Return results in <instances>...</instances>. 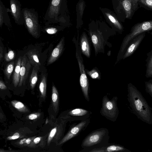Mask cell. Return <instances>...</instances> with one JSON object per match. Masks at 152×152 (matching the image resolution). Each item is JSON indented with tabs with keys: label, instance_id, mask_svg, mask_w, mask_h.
<instances>
[{
	"label": "cell",
	"instance_id": "6da1fadb",
	"mask_svg": "<svg viewBox=\"0 0 152 152\" xmlns=\"http://www.w3.org/2000/svg\"><path fill=\"white\" fill-rule=\"evenodd\" d=\"M127 88V99L134 113L143 122L152 124V108L141 93L132 83L128 84Z\"/></svg>",
	"mask_w": 152,
	"mask_h": 152
},
{
	"label": "cell",
	"instance_id": "7a4b0ae2",
	"mask_svg": "<svg viewBox=\"0 0 152 152\" xmlns=\"http://www.w3.org/2000/svg\"><path fill=\"white\" fill-rule=\"evenodd\" d=\"M44 19L48 23H58L61 25L67 23L69 18L66 0H51Z\"/></svg>",
	"mask_w": 152,
	"mask_h": 152
},
{
	"label": "cell",
	"instance_id": "3957f363",
	"mask_svg": "<svg viewBox=\"0 0 152 152\" xmlns=\"http://www.w3.org/2000/svg\"><path fill=\"white\" fill-rule=\"evenodd\" d=\"M109 131L106 128H101L94 130L83 140L81 146L83 149L80 152H88L92 149L108 145L110 137Z\"/></svg>",
	"mask_w": 152,
	"mask_h": 152
},
{
	"label": "cell",
	"instance_id": "277c9868",
	"mask_svg": "<svg viewBox=\"0 0 152 152\" xmlns=\"http://www.w3.org/2000/svg\"><path fill=\"white\" fill-rule=\"evenodd\" d=\"M111 0L115 13L122 22L126 19H131L138 8V0Z\"/></svg>",
	"mask_w": 152,
	"mask_h": 152
},
{
	"label": "cell",
	"instance_id": "5b68a950",
	"mask_svg": "<svg viewBox=\"0 0 152 152\" xmlns=\"http://www.w3.org/2000/svg\"><path fill=\"white\" fill-rule=\"evenodd\" d=\"M151 30L152 20L138 23L133 26L130 33L124 39L118 53L119 58H122L128 46L134 38L142 33Z\"/></svg>",
	"mask_w": 152,
	"mask_h": 152
},
{
	"label": "cell",
	"instance_id": "8992f818",
	"mask_svg": "<svg viewBox=\"0 0 152 152\" xmlns=\"http://www.w3.org/2000/svg\"><path fill=\"white\" fill-rule=\"evenodd\" d=\"M24 23L29 33L35 37H38L40 33V27L37 12L34 9L22 8Z\"/></svg>",
	"mask_w": 152,
	"mask_h": 152
},
{
	"label": "cell",
	"instance_id": "52a82bcc",
	"mask_svg": "<svg viewBox=\"0 0 152 152\" xmlns=\"http://www.w3.org/2000/svg\"><path fill=\"white\" fill-rule=\"evenodd\" d=\"M118 99L117 96H115L110 99L107 95H105L102 99L100 113L102 116L113 122L116 121L119 113L117 105Z\"/></svg>",
	"mask_w": 152,
	"mask_h": 152
},
{
	"label": "cell",
	"instance_id": "ba28073f",
	"mask_svg": "<svg viewBox=\"0 0 152 152\" xmlns=\"http://www.w3.org/2000/svg\"><path fill=\"white\" fill-rule=\"evenodd\" d=\"M76 47V57L78 64L80 74V83L83 96L86 99L88 102L90 101L89 95V83L86 76L83 58L81 56L80 49H79L78 41L75 42Z\"/></svg>",
	"mask_w": 152,
	"mask_h": 152
},
{
	"label": "cell",
	"instance_id": "9c48e42d",
	"mask_svg": "<svg viewBox=\"0 0 152 152\" xmlns=\"http://www.w3.org/2000/svg\"><path fill=\"white\" fill-rule=\"evenodd\" d=\"M90 119L89 118L85 120L81 121L77 124H74L70 128L67 134L60 141L58 144L61 145L77 136L86 129L90 123Z\"/></svg>",
	"mask_w": 152,
	"mask_h": 152
},
{
	"label": "cell",
	"instance_id": "30bf717a",
	"mask_svg": "<svg viewBox=\"0 0 152 152\" xmlns=\"http://www.w3.org/2000/svg\"><path fill=\"white\" fill-rule=\"evenodd\" d=\"M91 112L81 108L72 109L66 113L63 117L68 121H84L89 118Z\"/></svg>",
	"mask_w": 152,
	"mask_h": 152
},
{
	"label": "cell",
	"instance_id": "8fae6325",
	"mask_svg": "<svg viewBox=\"0 0 152 152\" xmlns=\"http://www.w3.org/2000/svg\"><path fill=\"white\" fill-rule=\"evenodd\" d=\"M11 12L15 22L19 25L24 23L21 4L19 0H10Z\"/></svg>",
	"mask_w": 152,
	"mask_h": 152
},
{
	"label": "cell",
	"instance_id": "7c38bea8",
	"mask_svg": "<svg viewBox=\"0 0 152 152\" xmlns=\"http://www.w3.org/2000/svg\"><path fill=\"white\" fill-rule=\"evenodd\" d=\"M145 32L142 33L134 38L128 46L122 58L124 59L132 54L138 48L145 37Z\"/></svg>",
	"mask_w": 152,
	"mask_h": 152
},
{
	"label": "cell",
	"instance_id": "4fadbf2b",
	"mask_svg": "<svg viewBox=\"0 0 152 152\" xmlns=\"http://www.w3.org/2000/svg\"><path fill=\"white\" fill-rule=\"evenodd\" d=\"M100 10L105 19L109 23L118 30H123V26L115 13L107 8H101Z\"/></svg>",
	"mask_w": 152,
	"mask_h": 152
},
{
	"label": "cell",
	"instance_id": "5bb4252c",
	"mask_svg": "<svg viewBox=\"0 0 152 152\" xmlns=\"http://www.w3.org/2000/svg\"><path fill=\"white\" fill-rule=\"evenodd\" d=\"M31 67L29 61L26 56L24 55L22 58L19 86H20L23 84H25Z\"/></svg>",
	"mask_w": 152,
	"mask_h": 152
},
{
	"label": "cell",
	"instance_id": "9a60e30c",
	"mask_svg": "<svg viewBox=\"0 0 152 152\" xmlns=\"http://www.w3.org/2000/svg\"><path fill=\"white\" fill-rule=\"evenodd\" d=\"M130 152L128 149L122 146L116 144L109 143L108 145L99 148L89 150L88 152Z\"/></svg>",
	"mask_w": 152,
	"mask_h": 152
},
{
	"label": "cell",
	"instance_id": "2e32d148",
	"mask_svg": "<svg viewBox=\"0 0 152 152\" xmlns=\"http://www.w3.org/2000/svg\"><path fill=\"white\" fill-rule=\"evenodd\" d=\"M89 34L95 48L96 53H97L101 49L102 42V33L98 29L93 30L90 29Z\"/></svg>",
	"mask_w": 152,
	"mask_h": 152
},
{
	"label": "cell",
	"instance_id": "e0dca14e",
	"mask_svg": "<svg viewBox=\"0 0 152 152\" xmlns=\"http://www.w3.org/2000/svg\"><path fill=\"white\" fill-rule=\"evenodd\" d=\"M64 38L63 37L53 49L48 60V64L53 63L59 57L64 49Z\"/></svg>",
	"mask_w": 152,
	"mask_h": 152
},
{
	"label": "cell",
	"instance_id": "ac0fdd59",
	"mask_svg": "<svg viewBox=\"0 0 152 152\" xmlns=\"http://www.w3.org/2000/svg\"><path fill=\"white\" fill-rule=\"evenodd\" d=\"M11 12V10L6 8L3 2L0 1V26L1 27L4 23L10 24V21L8 12Z\"/></svg>",
	"mask_w": 152,
	"mask_h": 152
},
{
	"label": "cell",
	"instance_id": "d6986e66",
	"mask_svg": "<svg viewBox=\"0 0 152 152\" xmlns=\"http://www.w3.org/2000/svg\"><path fill=\"white\" fill-rule=\"evenodd\" d=\"M80 45L83 54L88 58L90 56V47L87 36L85 32H83L81 37Z\"/></svg>",
	"mask_w": 152,
	"mask_h": 152
},
{
	"label": "cell",
	"instance_id": "ffe728a7",
	"mask_svg": "<svg viewBox=\"0 0 152 152\" xmlns=\"http://www.w3.org/2000/svg\"><path fill=\"white\" fill-rule=\"evenodd\" d=\"M22 58L19 57L16 62L13 77V82L15 87L19 83Z\"/></svg>",
	"mask_w": 152,
	"mask_h": 152
},
{
	"label": "cell",
	"instance_id": "44dd1931",
	"mask_svg": "<svg viewBox=\"0 0 152 152\" xmlns=\"http://www.w3.org/2000/svg\"><path fill=\"white\" fill-rule=\"evenodd\" d=\"M85 3L83 0H80L76 6L77 23H82V17L85 7Z\"/></svg>",
	"mask_w": 152,
	"mask_h": 152
},
{
	"label": "cell",
	"instance_id": "7402d4cb",
	"mask_svg": "<svg viewBox=\"0 0 152 152\" xmlns=\"http://www.w3.org/2000/svg\"><path fill=\"white\" fill-rule=\"evenodd\" d=\"M145 76L147 78L152 77V49L147 54Z\"/></svg>",
	"mask_w": 152,
	"mask_h": 152
},
{
	"label": "cell",
	"instance_id": "603a6c76",
	"mask_svg": "<svg viewBox=\"0 0 152 152\" xmlns=\"http://www.w3.org/2000/svg\"><path fill=\"white\" fill-rule=\"evenodd\" d=\"M27 54L30 63L38 70L40 64L37 55L33 51L29 52Z\"/></svg>",
	"mask_w": 152,
	"mask_h": 152
},
{
	"label": "cell",
	"instance_id": "cb8c5ba5",
	"mask_svg": "<svg viewBox=\"0 0 152 152\" xmlns=\"http://www.w3.org/2000/svg\"><path fill=\"white\" fill-rule=\"evenodd\" d=\"M52 100L54 111L56 112L58 107V94L57 90L54 86H52Z\"/></svg>",
	"mask_w": 152,
	"mask_h": 152
},
{
	"label": "cell",
	"instance_id": "d4e9b609",
	"mask_svg": "<svg viewBox=\"0 0 152 152\" xmlns=\"http://www.w3.org/2000/svg\"><path fill=\"white\" fill-rule=\"evenodd\" d=\"M12 105L20 112L27 113L29 111L27 107L21 102L16 100H13L11 102Z\"/></svg>",
	"mask_w": 152,
	"mask_h": 152
},
{
	"label": "cell",
	"instance_id": "484cf974",
	"mask_svg": "<svg viewBox=\"0 0 152 152\" xmlns=\"http://www.w3.org/2000/svg\"><path fill=\"white\" fill-rule=\"evenodd\" d=\"M47 87V81L46 76L45 75H42L39 85V90L43 97L46 96Z\"/></svg>",
	"mask_w": 152,
	"mask_h": 152
},
{
	"label": "cell",
	"instance_id": "4316f807",
	"mask_svg": "<svg viewBox=\"0 0 152 152\" xmlns=\"http://www.w3.org/2000/svg\"><path fill=\"white\" fill-rule=\"evenodd\" d=\"M37 69L35 67L33 68L30 77V83L31 88L35 87L38 79Z\"/></svg>",
	"mask_w": 152,
	"mask_h": 152
},
{
	"label": "cell",
	"instance_id": "83f0119b",
	"mask_svg": "<svg viewBox=\"0 0 152 152\" xmlns=\"http://www.w3.org/2000/svg\"><path fill=\"white\" fill-rule=\"evenodd\" d=\"M14 61H12L9 63L6 66L4 70V73L7 77L8 79L10 78V76L14 68Z\"/></svg>",
	"mask_w": 152,
	"mask_h": 152
},
{
	"label": "cell",
	"instance_id": "f1b7e54d",
	"mask_svg": "<svg viewBox=\"0 0 152 152\" xmlns=\"http://www.w3.org/2000/svg\"><path fill=\"white\" fill-rule=\"evenodd\" d=\"M139 4L145 9L152 10V0H138Z\"/></svg>",
	"mask_w": 152,
	"mask_h": 152
},
{
	"label": "cell",
	"instance_id": "f546056e",
	"mask_svg": "<svg viewBox=\"0 0 152 152\" xmlns=\"http://www.w3.org/2000/svg\"><path fill=\"white\" fill-rule=\"evenodd\" d=\"M145 90L152 97V79L145 82Z\"/></svg>",
	"mask_w": 152,
	"mask_h": 152
},
{
	"label": "cell",
	"instance_id": "4dcf8cb0",
	"mask_svg": "<svg viewBox=\"0 0 152 152\" xmlns=\"http://www.w3.org/2000/svg\"><path fill=\"white\" fill-rule=\"evenodd\" d=\"M86 70L87 74L92 78L94 79L99 78V75L96 70L93 69L90 71L86 69Z\"/></svg>",
	"mask_w": 152,
	"mask_h": 152
},
{
	"label": "cell",
	"instance_id": "1f68e13d",
	"mask_svg": "<svg viewBox=\"0 0 152 152\" xmlns=\"http://www.w3.org/2000/svg\"><path fill=\"white\" fill-rule=\"evenodd\" d=\"M15 56L14 52L12 50H10L5 56V59L7 61H10L12 60Z\"/></svg>",
	"mask_w": 152,
	"mask_h": 152
},
{
	"label": "cell",
	"instance_id": "d6a6232c",
	"mask_svg": "<svg viewBox=\"0 0 152 152\" xmlns=\"http://www.w3.org/2000/svg\"><path fill=\"white\" fill-rule=\"evenodd\" d=\"M57 130V128L56 127L51 131L48 137V143L49 144L54 137Z\"/></svg>",
	"mask_w": 152,
	"mask_h": 152
},
{
	"label": "cell",
	"instance_id": "836d02e7",
	"mask_svg": "<svg viewBox=\"0 0 152 152\" xmlns=\"http://www.w3.org/2000/svg\"><path fill=\"white\" fill-rule=\"evenodd\" d=\"M45 30L48 34H55L58 31V29L54 27L48 28Z\"/></svg>",
	"mask_w": 152,
	"mask_h": 152
},
{
	"label": "cell",
	"instance_id": "e575fe53",
	"mask_svg": "<svg viewBox=\"0 0 152 152\" xmlns=\"http://www.w3.org/2000/svg\"><path fill=\"white\" fill-rule=\"evenodd\" d=\"M40 115V114L38 113L31 114L28 115V118L31 120H35L39 117Z\"/></svg>",
	"mask_w": 152,
	"mask_h": 152
},
{
	"label": "cell",
	"instance_id": "d590c367",
	"mask_svg": "<svg viewBox=\"0 0 152 152\" xmlns=\"http://www.w3.org/2000/svg\"><path fill=\"white\" fill-rule=\"evenodd\" d=\"M19 137V134L18 132H16L12 136L7 137V139L8 140H13L18 139Z\"/></svg>",
	"mask_w": 152,
	"mask_h": 152
},
{
	"label": "cell",
	"instance_id": "8d00e7d4",
	"mask_svg": "<svg viewBox=\"0 0 152 152\" xmlns=\"http://www.w3.org/2000/svg\"><path fill=\"white\" fill-rule=\"evenodd\" d=\"M0 88L2 90L5 89L7 88V86L1 80L0 81Z\"/></svg>",
	"mask_w": 152,
	"mask_h": 152
},
{
	"label": "cell",
	"instance_id": "74e56055",
	"mask_svg": "<svg viewBox=\"0 0 152 152\" xmlns=\"http://www.w3.org/2000/svg\"><path fill=\"white\" fill-rule=\"evenodd\" d=\"M41 137H38L35 138L34 140V142L35 144L39 143L41 140Z\"/></svg>",
	"mask_w": 152,
	"mask_h": 152
},
{
	"label": "cell",
	"instance_id": "f35d334b",
	"mask_svg": "<svg viewBox=\"0 0 152 152\" xmlns=\"http://www.w3.org/2000/svg\"><path fill=\"white\" fill-rule=\"evenodd\" d=\"M26 138L23 139L21 140L19 142V143L20 145L23 144V143H25L26 141Z\"/></svg>",
	"mask_w": 152,
	"mask_h": 152
},
{
	"label": "cell",
	"instance_id": "ab89813d",
	"mask_svg": "<svg viewBox=\"0 0 152 152\" xmlns=\"http://www.w3.org/2000/svg\"><path fill=\"white\" fill-rule=\"evenodd\" d=\"M31 142V139L29 138H28L26 139L25 143L27 144H29Z\"/></svg>",
	"mask_w": 152,
	"mask_h": 152
},
{
	"label": "cell",
	"instance_id": "60d3db41",
	"mask_svg": "<svg viewBox=\"0 0 152 152\" xmlns=\"http://www.w3.org/2000/svg\"><path fill=\"white\" fill-rule=\"evenodd\" d=\"M2 51H2V48H1V46H0V60H1V59L2 58V56H3V52H2Z\"/></svg>",
	"mask_w": 152,
	"mask_h": 152
}]
</instances>
